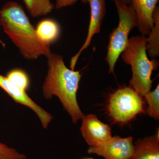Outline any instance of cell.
<instances>
[{
    "instance_id": "obj_1",
    "label": "cell",
    "mask_w": 159,
    "mask_h": 159,
    "mask_svg": "<svg viewBox=\"0 0 159 159\" xmlns=\"http://www.w3.org/2000/svg\"><path fill=\"white\" fill-rule=\"evenodd\" d=\"M47 58L48 68L43 84V96L46 99L57 97L72 122L76 124L84 116L77 98L81 74L67 68L59 54L51 52Z\"/></svg>"
},
{
    "instance_id": "obj_2",
    "label": "cell",
    "mask_w": 159,
    "mask_h": 159,
    "mask_svg": "<svg viewBox=\"0 0 159 159\" xmlns=\"http://www.w3.org/2000/svg\"><path fill=\"white\" fill-rule=\"evenodd\" d=\"M0 24L3 31L25 59L34 60L48 57L50 45L42 41L22 6L16 2L6 3L0 10Z\"/></svg>"
},
{
    "instance_id": "obj_3",
    "label": "cell",
    "mask_w": 159,
    "mask_h": 159,
    "mask_svg": "<svg viewBox=\"0 0 159 159\" xmlns=\"http://www.w3.org/2000/svg\"><path fill=\"white\" fill-rule=\"evenodd\" d=\"M147 38L144 35H137L129 38L126 48L122 53V58L125 64L131 67L132 77L130 86L142 97L150 91L152 80V71L159 65L155 58L150 60L146 51Z\"/></svg>"
},
{
    "instance_id": "obj_4",
    "label": "cell",
    "mask_w": 159,
    "mask_h": 159,
    "mask_svg": "<svg viewBox=\"0 0 159 159\" xmlns=\"http://www.w3.org/2000/svg\"><path fill=\"white\" fill-rule=\"evenodd\" d=\"M119 16L118 25L111 33L107 48L106 61L109 66V73H114L118 58L126 48L129 39V33L138 27L136 14L130 5L115 2Z\"/></svg>"
},
{
    "instance_id": "obj_5",
    "label": "cell",
    "mask_w": 159,
    "mask_h": 159,
    "mask_svg": "<svg viewBox=\"0 0 159 159\" xmlns=\"http://www.w3.org/2000/svg\"><path fill=\"white\" fill-rule=\"evenodd\" d=\"M107 112L114 123L125 125L145 113V99L130 86L121 88L110 96Z\"/></svg>"
},
{
    "instance_id": "obj_6",
    "label": "cell",
    "mask_w": 159,
    "mask_h": 159,
    "mask_svg": "<svg viewBox=\"0 0 159 159\" xmlns=\"http://www.w3.org/2000/svg\"><path fill=\"white\" fill-rule=\"evenodd\" d=\"M134 149L132 137L122 138L116 136L99 146L90 147L88 152L105 159H131Z\"/></svg>"
},
{
    "instance_id": "obj_7",
    "label": "cell",
    "mask_w": 159,
    "mask_h": 159,
    "mask_svg": "<svg viewBox=\"0 0 159 159\" xmlns=\"http://www.w3.org/2000/svg\"><path fill=\"white\" fill-rule=\"evenodd\" d=\"M81 119L80 131L90 147L99 146L112 137L110 127L100 121L96 115L89 114Z\"/></svg>"
},
{
    "instance_id": "obj_8",
    "label": "cell",
    "mask_w": 159,
    "mask_h": 159,
    "mask_svg": "<svg viewBox=\"0 0 159 159\" xmlns=\"http://www.w3.org/2000/svg\"><path fill=\"white\" fill-rule=\"evenodd\" d=\"M0 87L3 89L10 97L17 103L25 106L34 111L41 122L43 127L48 128L53 116L32 100L26 91L21 89L15 85L7 77L0 75Z\"/></svg>"
},
{
    "instance_id": "obj_9",
    "label": "cell",
    "mask_w": 159,
    "mask_h": 159,
    "mask_svg": "<svg viewBox=\"0 0 159 159\" xmlns=\"http://www.w3.org/2000/svg\"><path fill=\"white\" fill-rule=\"evenodd\" d=\"M90 7V20L87 36L81 48L76 55L72 57L70 68L74 70L77 60L81 53L88 48L95 34L100 32L102 21L106 13L105 0H88Z\"/></svg>"
},
{
    "instance_id": "obj_10",
    "label": "cell",
    "mask_w": 159,
    "mask_h": 159,
    "mask_svg": "<svg viewBox=\"0 0 159 159\" xmlns=\"http://www.w3.org/2000/svg\"><path fill=\"white\" fill-rule=\"evenodd\" d=\"M158 0H130V5L136 14L138 28L142 35H148L153 27L152 16Z\"/></svg>"
},
{
    "instance_id": "obj_11",
    "label": "cell",
    "mask_w": 159,
    "mask_h": 159,
    "mask_svg": "<svg viewBox=\"0 0 159 159\" xmlns=\"http://www.w3.org/2000/svg\"><path fill=\"white\" fill-rule=\"evenodd\" d=\"M131 159H159V132L153 136L139 139L134 144Z\"/></svg>"
},
{
    "instance_id": "obj_12",
    "label": "cell",
    "mask_w": 159,
    "mask_h": 159,
    "mask_svg": "<svg viewBox=\"0 0 159 159\" xmlns=\"http://www.w3.org/2000/svg\"><path fill=\"white\" fill-rule=\"evenodd\" d=\"M35 30L40 39L49 45L57 40L60 33L59 25L51 19L41 21L38 24Z\"/></svg>"
},
{
    "instance_id": "obj_13",
    "label": "cell",
    "mask_w": 159,
    "mask_h": 159,
    "mask_svg": "<svg viewBox=\"0 0 159 159\" xmlns=\"http://www.w3.org/2000/svg\"><path fill=\"white\" fill-rule=\"evenodd\" d=\"M154 25L148 37L147 38L146 49L148 55L152 58H156L159 56V9L157 7L154 11Z\"/></svg>"
},
{
    "instance_id": "obj_14",
    "label": "cell",
    "mask_w": 159,
    "mask_h": 159,
    "mask_svg": "<svg viewBox=\"0 0 159 159\" xmlns=\"http://www.w3.org/2000/svg\"><path fill=\"white\" fill-rule=\"evenodd\" d=\"M26 8L33 17L45 16L51 13L54 6L51 0H23Z\"/></svg>"
},
{
    "instance_id": "obj_15",
    "label": "cell",
    "mask_w": 159,
    "mask_h": 159,
    "mask_svg": "<svg viewBox=\"0 0 159 159\" xmlns=\"http://www.w3.org/2000/svg\"><path fill=\"white\" fill-rule=\"evenodd\" d=\"M6 77L18 88L26 91L30 85L29 76L25 71L20 69H14L9 71Z\"/></svg>"
},
{
    "instance_id": "obj_16",
    "label": "cell",
    "mask_w": 159,
    "mask_h": 159,
    "mask_svg": "<svg viewBox=\"0 0 159 159\" xmlns=\"http://www.w3.org/2000/svg\"><path fill=\"white\" fill-rule=\"evenodd\" d=\"M144 97L148 104L147 111L148 115L156 120L159 118V85L153 91H149L145 94Z\"/></svg>"
},
{
    "instance_id": "obj_17",
    "label": "cell",
    "mask_w": 159,
    "mask_h": 159,
    "mask_svg": "<svg viewBox=\"0 0 159 159\" xmlns=\"http://www.w3.org/2000/svg\"><path fill=\"white\" fill-rule=\"evenodd\" d=\"M0 159H26V156L0 142Z\"/></svg>"
},
{
    "instance_id": "obj_18",
    "label": "cell",
    "mask_w": 159,
    "mask_h": 159,
    "mask_svg": "<svg viewBox=\"0 0 159 159\" xmlns=\"http://www.w3.org/2000/svg\"><path fill=\"white\" fill-rule=\"evenodd\" d=\"M78 0H55L56 4L55 7L57 9H61L64 7L73 6L74 5ZM82 2H88V0H80Z\"/></svg>"
},
{
    "instance_id": "obj_19",
    "label": "cell",
    "mask_w": 159,
    "mask_h": 159,
    "mask_svg": "<svg viewBox=\"0 0 159 159\" xmlns=\"http://www.w3.org/2000/svg\"><path fill=\"white\" fill-rule=\"evenodd\" d=\"M114 2H120L124 3V4H126V5H130V0H112Z\"/></svg>"
},
{
    "instance_id": "obj_20",
    "label": "cell",
    "mask_w": 159,
    "mask_h": 159,
    "mask_svg": "<svg viewBox=\"0 0 159 159\" xmlns=\"http://www.w3.org/2000/svg\"><path fill=\"white\" fill-rule=\"evenodd\" d=\"M0 43H2V45L3 47H5V44H4V43H3L2 42V41L1 40V39H0Z\"/></svg>"
},
{
    "instance_id": "obj_21",
    "label": "cell",
    "mask_w": 159,
    "mask_h": 159,
    "mask_svg": "<svg viewBox=\"0 0 159 159\" xmlns=\"http://www.w3.org/2000/svg\"><path fill=\"white\" fill-rule=\"evenodd\" d=\"M83 159H94L93 158V157H89V158H85Z\"/></svg>"
}]
</instances>
